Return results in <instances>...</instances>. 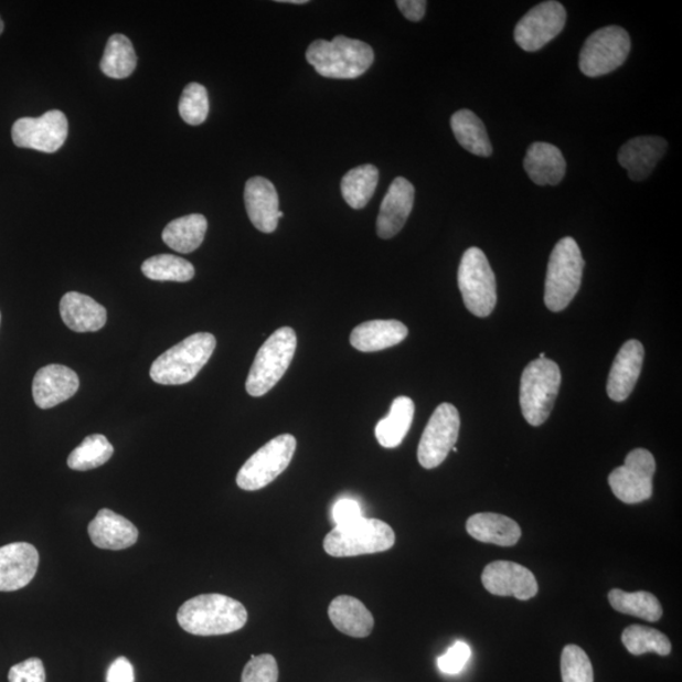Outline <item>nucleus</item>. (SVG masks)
Here are the masks:
<instances>
[{
    "mask_svg": "<svg viewBox=\"0 0 682 682\" xmlns=\"http://www.w3.org/2000/svg\"><path fill=\"white\" fill-rule=\"evenodd\" d=\"M247 620L246 607L223 594H201L183 603L178 611V622L183 631L195 636L237 632Z\"/></svg>",
    "mask_w": 682,
    "mask_h": 682,
    "instance_id": "1",
    "label": "nucleus"
},
{
    "mask_svg": "<svg viewBox=\"0 0 682 682\" xmlns=\"http://www.w3.org/2000/svg\"><path fill=\"white\" fill-rule=\"evenodd\" d=\"M544 358H545V354H544V353H541V354H540V360H544Z\"/></svg>",
    "mask_w": 682,
    "mask_h": 682,
    "instance_id": "47",
    "label": "nucleus"
},
{
    "mask_svg": "<svg viewBox=\"0 0 682 682\" xmlns=\"http://www.w3.org/2000/svg\"><path fill=\"white\" fill-rule=\"evenodd\" d=\"M329 618L338 631L354 638L369 637L374 627V618L360 599L339 596L330 603Z\"/></svg>",
    "mask_w": 682,
    "mask_h": 682,
    "instance_id": "27",
    "label": "nucleus"
},
{
    "mask_svg": "<svg viewBox=\"0 0 682 682\" xmlns=\"http://www.w3.org/2000/svg\"><path fill=\"white\" fill-rule=\"evenodd\" d=\"M482 583L489 593L498 597L529 600L539 593L535 575L528 567L511 562H494L487 565Z\"/></svg>",
    "mask_w": 682,
    "mask_h": 682,
    "instance_id": "15",
    "label": "nucleus"
},
{
    "mask_svg": "<svg viewBox=\"0 0 682 682\" xmlns=\"http://www.w3.org/2000/svg\"><path fill=\"white\" fill-rule=\"evenodd\" d=\"M415 416L414 401L406 396L393 401L387 417L375 426V437L383 448L395 449L405 440Z\"/></svg>",
    "mask_w": 682,
    "mask_h": 682,
    "instance_id": "28",
    "label": "nucleus"
},
{
    "mask_svg": "<svg viewBox=\"0 0 682 682\" xmlns=\"http://www.w3.org/2000/svg\"><path fill=\"white\" fill-rule=\"evenodd\" d=\"M654 473L653 455L646 449H635L627 455L625 466L611 471L608 482L619 501L636 504L652 497Z\"/></svg>",
    "mask_w": 682,
    "mask_h": 682,
    "instance_id": "12",
    "label": "nucleus"
},
{
    "mask_svg": "<svg viewBox=\"0 0 682 682\" xmlns=\"http://www.w3.org/2000/svg\"><path fill=\"white\" fill-rule=\"evenodd\" d=\"M136 67L137 55L132 41L125 34H113L100 61L103 74L111 78H126L134 74Z\"/></svg>",
    "mask_w": 682,
    "mask_h": 682,
    "instance_id": "32",
    "label": "nucleus"
},
{
    "mask_svg": "<svg viewBox=\"0 0 682 682\" xmlns=\"http://www.w3.org/2000/svg\"><path fill=\"white\" fill-rule=\"evenodd\" d=\"M297 441L290 434L279 435L252 455L237 476L243 491L255 492L275 482L291 465Z\"/></svg>",
    "mask_w": 682,
    "mask_h": 682,
    "instance_id": "9",
    "label": "nucleus"
},
{
    "mask_svg": "<svg viewBox=\"0 0 682 682\" xmlns=\"http://www.w3.org/2000/svg\"><path fill=\"white\" fill-rule=\"evenodd\" d=\"M179 111L188 125H203L209 114V96L205 86L198 83L189 84L181 94Z\"/></svg>",
    "mask_w": 682,
    "mask_h": 682,
    "instance_id": "37",
    "label": "nucleus"
},
{
    "mask_svg": "<svg viewBox=\"0 0 682 682\" xmlns=\"http://www.w3.org/2000/svg\"><path fill=\"white\" fill-rule=\"evenodd\" d=\"M566 24V11L562 3L544 2L523 17L515 25L514 41L528 52L545 47L563 32Z\"/></svg>",
    "mask_w": 682,
    "mask_h": 682,
    "instance_id": "14",
    "label": "nucleus"
},
{
    "mask_svg": "<svg viewBox=\"0 0 682 682\" xmlns=\"http://www.w3.org/2000/svg\"><path fill=\"white\" fill-rule=\"evenodd\" d=\"M629 51L631 39L626 30L618 25L600 29L584 43L579 60L582 73L599 77L615 72L625 64Z\"/></svg>",
    "mask_w": 682,
    "mask_h": 682,
    "instance_id": "10",
    "label": "nucleus"
},
{
    "mask_svg": "<svg viewBox=\"0 0 682 682\" xmlns=\"http://www.w3.org/2000/svg\"><path fill=\"white\" fill-rule=\"evenodd\" d=\"M331 514L332 520L337 523V526H341V524H348L363 518L361 504L354 500H349V498L338 501L334 507H332Z\"/></svg>",
    "mask_w": 682,
    "mask_h": 682,
    "instance_id": "42",
    "label": "nucleus"
},
{
    "mask_svg": "<svg viewBox=\"0 0 682 682\" xmlns=\"http://www.w3.org/2000/svg\"><path fill=\"white\" fill-rule=\"evenodd\" d=\"M39 564V551L28 542L0 547V592L28 587L38 573Z\"/></svg>",
    "mask_w": 682,
    "mask_h": 682,
    "instance_id": "16",
    "label": "nucleus"
},
{
    "mask_svg": "<svg viewBox=\"0 0 682 682\" xmlns=\"http://www.w3.org/2000/svg\"><path fill=\"white\" fill-rule=\"evenodd\" d=\"M308 63L328 78H356L369 72L374 51L360 40L337 36L332 41L318 40L306 51Z\"/></svg>",
    "mask_w": 682,
    "mask_h": 682,
    "instance_id": "2",
    "label": "nucleus"
},
{
    "mask_svg": "<svg viewBox=\"0 0 682 682\" xmlns=\"http://www.w3.org/2000/svg\"><path fill=\"white\" fill-rule=\"evenodd\" d=\"M107 682H135V669L126 658H119L110 664Z\"/></svg>",
    "mask_w": 682,
    "mask_h": 682,
    "instance_id": "43",
    "label": "nucleus"
},
{
    "mask_svg": "<svg viewBox=\"0 0 682 682\" xmlns=\"http://www.w3.org/2000/svg\"><path fill=\"white\" fill-rule=\"evenodd\" d=\"M215 348L213 334L196 332L157 358L150 371L152 381L163 386L191 382L204 369Z\"/></svg>",
    "mask_w": 682,
    "mask_h": 682,
    "instance_id": "3",
    "label": "nucleus"
},
{
    "mask_svg": "<svg viewBox=\"0 0 682 682\" xmlns=\"http://www.w3.org/2000/svg\"><path fill=\"white\" fill-rule=\"evenodd\" d=\"M459 431L460 415L457 407L451 404H441L437 407L418 444L419 465L425 469L441 466L457 444Z\"/></svg>",
    "mask_w": 682,
    "mask_h": 682,
    "instance_id": "11",
    "label": "nucleus"
},
{
    "mask_svg": "<svg viewBox=\"0 0 682 682\" xmlns=\"http://www.w3.org/2000/svg\"><path fill=\"white\" fill-rule=\"evenodd\" d=\"M244 203L253 225L262 233L270 234L277 230L279 219V199L273 182L265 178H252L244 189Z\"/></svg>",
    "mask_w": 682,
    "mask_h": 682,
    "instance_id": "18",
    "label": "nucleus"
},
{
    "mask_svg": "<svg viewBox=\"0 0 682 682\" xmlns=\"http://www.w3.org/2000/svg\"><path fill=\"white\" fill-rule=\"evenodd\" d=\"M458 285L467 309L478 318H487L497 305V283L482 249L469 248L458 270Z\"/></svg>",
    "mask_w": 682,
    "mask_h": 682,
    "instance_id": "8",
    "label": "nucleus"
},
{
    "mask_svg": "<svg viewBox=\"0 0 682 682\" xmlns=\"http://www.w3.org/2000/svg\"><path fill=\"white\" fill-rule=\"evenodd\" d=\"M644 348L638 340H628L620 348L611 365L607 392L616 402L626 401L631 395L642 371Z\"/></svg>",
    "mask_w": 682,
    "mask_h": 682,
    "instance_id": "20",
    "label": "nucleus"
},
{
    "mask_svg": "<svg viewBox=\"0 0 682 682\" xmlns=\"http://www.w3.org/2000/svg\"><path fill=\"white\" fill-rule=\"evenodd\" d=\"M608 599L619 614L642 618L647 622H658L663 614L660 600L649 592L628 593L611 589Z\"/></svg>",
    "mask_w": 682,
    "mask_h": 682,
    "instance_id": "33",
    "label": "nucleus"
},
{
    "mask_svg": "<svg viewBox=\"0 0 682 682\" xmlns=\"http://www.w3.org/2000/svg\"><path fill=\"white\" fill-rule=\"evenodd\" d=\"M380 181V171L373 164H362L349 171L341 180V194L355 210L369 205Z\"/></svg>",
    "mask_w": 682,
    "mask_h": 682,
    "instance_id": "31",
    "label": "nucleus"
},
{
    "mask_svg": "<svg viewBox=\"0 0 682 682\" xmlns=\"http://www.w3.org/2000/svg\"><path fill=\"white\" fill-rule=\"evenodd\" d=\"M562 384L558 365L550 360L532 361L521 379L520 404L522 415L532 426L547 422Z\"/></svg>",
    "mask_w": 682,
    "mask_h": 682,
    "instance_id": "6",
    "label": "nucleus"
},
{
    "mask_svg": "<svg viewBox=\"0 0 682 682\" xmlns=\"http://www.w3.org/2000/svg\"><path fill=\"white\" fill-rule=\"evenodd\" d=\"M68 121L61 110H50L40 118H21L12 127L13 143L45 153H55L66 142Z\"/></svg>",
    "mask_w": 682,
    "mask_h": 682,
    "instance_id": "13",
    "label": "nucleus"
},
{
    "mask_svg": "<svg viewBox=\"0 0 682 682\" xmlns=\"http://www.w3.org/2000/svg\"><path fill=\"white\" fill-rule=\"evenodd\" d=\"M398 10L411 22H419L424 19L427 3L425 0H398Z\"/></svg>",
    "mask_w": 682,
    "mask_h": 682,
    "instance_id": "44",
    "label": "nucleus"
},
{
    "mask_svg": "<svg viewBox=\"0 0 682 682\" xmlns=\"http://www.w3.org/2000/svg\"><path fill=\"white\" fill-rule=\"evenodd\" d=\"M667 151L668 143L661 137H636L620 148L618 162L631 180L643 181L650 177Z\"/></svg>",
    "mask_w": 682,
    "mask_h": 682,
    "instance_id": "21",
    "label": "nucleus"
},
{
    "mask_svg": "<svg viewBox=\"0 0 682 682\" xmlns=\"http://www.w3.org/2000/svg\"><path fill=\"white\" fill-rule=\"evenodd\" d=\"M93 544L104 550H125L138 540V530L132 522L110 510L104 509L87 528Z\"/></svg>",
    "mask_w": 682,
    "mask_h": 682,
    "instance_id": "22",
    "label": "nucleus"
},
{
    "mask_svg": "<svg viewBox=\"0 0 682 682\" xmlns=\"http://www.w3.org/2000/svg\"><path fill=\"white\" fill-rule=\"evenodd\" d=\"M60 315L65 326L76 332L99 331L108 318L104 306L78 292H67L61 299Z\"/></svg>",
    "mask_w": 682,
    "mask_h": 682,
    "instance_id": "23",
    "label": "nucleus"
},
{
    "mask_svg": "<svg viewBox=\"0 0 682 682\" xmlns=\"http://www.w3.org/2000/svg\"><path fill=\"white\" fill-rule=\"evenodd\" d=\"M278 664L273 654L252 656L242 673V682H277Z\"/></svg>",
    "mask_w": 682,
    "mask_h": 682,
    "instance_id": "39",
    "label": "nucleus"
},
{
    "mask_svg": "<svg viewBox=\"0 0 682 682\" xmlns=\"http://www.w3.org/2000/svg\"><path fill=\"white\" fill-rule=\"evenodd\" d=\"M469 535L484 544L514 546L522 536L519 523L498 513H477L467 521Z\"/></svg>",
    "mask_w": 682,
    "mask_h": 682,
    "instance_id": "26",
    "label": "nucleus"
},
{
    "mask_svg": "<svg viewBox=\"0 0 682 682\" xmlns=\"http://www.w3.org/2000/svg\"><path fill=\"white\" fill-rule=\"evenodd\" d=\"M415 188L405 178H397L391 183L384 196L377 219V234L382 239H391L405 226L413 212Z\"/></svg>",
    "mask_w": 682,
    "mask_h": 682,
    "instance_id": "19",
    "label": "nucleus"
},
{
    "mask_svg": "<svg viewBox=\"0 0 682 682\" xmlns=\"http://www.w3.org/2000/svg\"><path fill=\"white\" fill-rule=\"evenodd\" d=\"M622 642L629 653L641 656L654 652L660 656L671 653V642L658 629L635 625L625 629Z\"/></svg>",
    "mask_w": 682,
    "mask_h": 682,
    "instance_id": "36",
    "label": "nucleus"
},
{
    "mask_svg": "<svg viewBox=\"0 0 682 682\" xmlns=\"http://www.w3.org/2000/svg\"><path fill=\"white\" fill-rule=\"evenodd\" d=\"M4 31V22L2 21V19H0V34H2Z\"/></svg>",
    "mask_w": 682,
    "mask_h": 682,
    "instance_id": "46",
    "label": "nucleus"
},
{
    "mask_svg": "<svg viewBox=\"0 0 682 682\" xmlns=\"http://www.w3.org/2000/svg\"><path fill=\"white\" fill-rule=\"evenodd\" d=\"M114 448L107 437L94 434L85 437L84 441L70 454L67 466L70 469L87 471L99 468L113 457Z\"/></svg>",
    "mask_w": 682,
    "mask_h": 682,
    "instance_id": "34",
    "label": "nucleus"
},
{
    "mask_svg": "<svg viewBox=\"0 0 682 682\" xmlns=\"http://www.w3.org/2000/svg\"><path fill=\"white\" fill-rule=\"evenodd\" d=\"M142 273L152 281L189 283L195 276V268L181 257L159 255L143 262Z\"/></svg>",
    "mask_w": 682,
    "mask_h": 682,
    "instance_id": "35",
    "label": "nucleus"
},
{
    "mask_svg": "<svg viewBox=\"0 0 682 682\" xmlns=\"http://www.w3.org/2000/svg\"><path fill=\"white\" fill-rule=\"evenodd\" d=\"M471 656V650L468 643L458 641L455 642L448 651L437 659V667L446 675H457L466 668Z\"/></svg>",
    "mask_w": 682,
    "mask_h": 682,
    "instance_id": "40",
    "label": "nucleus"
},
{
    "mask_svg": "<svg viewBox=\"0 0 682 682\" xmlns=\"http://www.w3.org/2000/svg\"><path fill=\"white\" fill-rule=\"evenodd\" d=\"M524 170L536 185L555 187L565 177L566 161L554 145L536 142L529 147L524 157Z\"/></svg>",
    "mask_w": 682,
    "mask_h": 682,
    "instance_id": "25",
    "label": "nucleus"
},
{
    "mask_svg": "<svg viewBox=\"0 0 682 682\" xmlns=\"http://www.w3.org/2000/svg\"><path fill=\"white\" fill-rule=\"evenodd\" d=\"M408 335L405 323L397 320H372L358 326L351 334L356 351L374 353L402 343Z\"/></svg>",
    "mask_w": 682,
    "mask_h": 682,
    "instance_id": "24",
    "label": "nucleus"
},
{
    "mask_svg": "<svg viewBox=\"0 0 682 682\" xmlns=\"http://www.w3.org/2000/svg\"><path fill=\"white\" fill-rule=\"evenodd\" d=\"M563 682H594L593 664L579 646L567 644L562 654Z\"/></svg>",
    "mask_w": 682,
    "mask_h": 682,
    "instance_id": "38",
    "label": "nucleus"
},
{
    "mask_svg": "<svg viewBox=\"0 0 682 682\" xmlns=\"http://www.w3.org/2000/svg\"><path fill=\"white\" fill-rule=\"evenodd\" d=\"M10 682H46V671L40 659L32 658L14 664L8 673Z\"/></svg>",
    "mask_w": 682,
    "mask_h": 682,
    "instance_id": "41",
    "label": "nucleus"
},
{
    "mask_svg": "<svg viewBox=\"0 0 682 682\" xmlns=\"http://www.w3.org/2000/svg\"><path fill=\"white\" fill-rule=\"evenodd\" d=\"M0 319H2V317H0Z\"/></svg>",
    "mask_w": 682,
    "mask_h": 682,
    "instance_id": "48",
    "label": "nucleus"
},
{
    "mask_svg": "<svg viewBox=\"0 0 682 682\" xmlns=\"http://www.w3.org/2000/svg\"><path fill=\"white\" fill-rule=\"evenodd\" d=\"M279 3L306 4L308 0H279Z\"/></svg>",
    "mask_w": 682,
    "mask_h": 682,
    "instance_id": "45",
    "label": "nucleus"
},
{
    "mask_svg": "<svg viewBox=\"0 0 682 682\" xmlns=\"http://www.w3.org/2000/svg\"><path fill=\"white\" fill-rule=\"evenodd\" d=\"M81 386L77 374L65 365L50 364L34 375V404L42 409L55 407L72 398Z\"/></svg>",
    "mask_w": 682,
    "mask_h": 682,
    "instance_id": "17",
    "label": "nucleus"
},
{
    "mask_svg": "<svg viewBox=\"0 0 682 682\" xmlns=\"http://www.w3.org/2000/svg\"><path fill=\"white\" fill-rule=\"evenodd\" d=\"M396 535L390 524L362 518L331 530L323 540V550L334 557L377 554L395 545Z\"/></svg>",
    "mask_w": 682,
    "mask_h": 682,
    "instance_id": "5",
    "label": "nucleus"
},
{
    "mask_svg": "<svg viewBox=\"0 0 682 682\" xmlns=\"http://www.w3.org/2000/svg\"><path fill=\"white\" fill-rule=\"evenodd\" d=\"M296 348L297 337L294 329L285 327L276 330L259 348L251 366L246 383L248 395L262 397L273 390L291 365Z\"/></svg>",
    "mask_w": 682,
    "mask_h": 682,
    "instance_id": "7",
    "label": "nucleus"
},
{
    "mask_svg": "<svg viewBox=\"0 0 682 682\" xmlns=\"http://www.w3.org/2000/svg\"><path fill=\"white\" fill-rule=\"evenodd\" d=\"M206 231V217L191 214L174 219L168 224L162 232V239L171 249L188 255L203 244Z\"/></svg>",
    "mask_w": 682,
    "mask_h": 682,
    "instance_id": "29",
    "label": "nucleus"
},
{
    "mask_svg": "<svg viewBox=\"0 0 682 682\" xmlns=\"http://www.w3.org/2000/svg\"><path fill=\"white\" fill-rule=\"evenodd\" d=\"M450 125L455 138L467 151L480 157L492 154L493 147L489 141L486 126L473 111L461 109L455 113Z\"/></svg>",
    "mask_w": 682,
    "mask_h": 682,
    "instance_id": "30",
    "label": "nucleus"
},
{
    "mask_svg": "<svg viewBox=\"0 0 682 682\" xmlns=\"http://www.w3.org/2000/svg\"><path fill=\"white\" fill-rule=\"evenodd\" d=\"M585 262L573 238L560 241L551 253L545 283V305L553 312L567 308L582 286Z\"/></svg>",
    "mask_w": 682,
    "mask_h": 682,
    "instance_id": "4",
    "label": "nucleus"
}]
</instances>
